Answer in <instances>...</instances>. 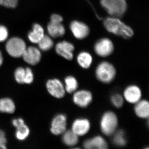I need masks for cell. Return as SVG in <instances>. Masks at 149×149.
<instances>
[{
  "instance_id": "7c38bea8",
  "label": "cell",
  "mask_w": 149,
  "mask_h": 149,
  "mask_svg": "<svg viewBox=\"0 0 149 149\" xmlns=\"http://www.w3.org/2000/svg\"><path fill=\"white\" fill-rule=\"evenodd\" d=\"M22 56L25 62L32 65H35L40 61L41 54L40 51L34 47H29L24 51Z\"/></svg>"
},
{
  "instance_id": "30bf717a",
  "label": "cell",
  "mask_w": 149,
  "mask_h": 149,
  "mask_svg": "<svg viewBox=\"0 0 149 149\" xmlns=\"http://www.w3.org/2000/svg\"><path fill=\"white\" fill-rule=\"evenodd\" d=\"M74 49L73 45L67 41L58 43L56 46L57 53L68 60H71L73 58Z\"/></svg>"
},
{
  "instance_id": "d6986e66",
  "label": "cell",
  "mask_w": 149,
  "mask_h": 149,
  "mask_svg": "<svg viewBox=\"0 0 149 149\" xmlns=\"http://www.w3.org/2000/svg\"><path fill=\"white\" fill-rule=\"evenodd\" d=\"M44 29L40 24H35L33 27V30L28 35V38L30 42L37 44L44 37Z\"/></svg>"
},
{
  "instance_id": "44dd1931",
  "label": "cell",
  "mask_w": 149,
  "mask_h": 149,
  "mask_svg": "<svg viewBox=\"0 0 149 149\" xmlns=\"http://www.w3.org/2000/svg\"><path fill=\"white\" fill-rule=\"evenodd\" d=\"M15 105L11 99L5 98L0 99V111L6 113H13Z\"/></svg>"
},
{
  "instance_id": "2e32d148",
  "label": "cell",
  "mask_w": 149,
  "mask_h": 149,
  "mask_svg": "<svg viewBox=\"0 0 149 149\" xmlns=\"http://www.w3.org/2000/svg\"><path fill=\"white\" fill-rule=\"evenodd\" d=\"M17 128L15 133L17 139L20 141H23L29 136V130L27 125L24 123V120L21 118L17 119L15 121L13 124Z\"/></svg>"
},
{
  "instance_id": "4dcf8cb0",
  "label": "cell",
  "mask_w": 149,
  "mask_h": 149,
  "mask_svg": "<svg viewBox=\"0 0 149 149\" xmlns=\"http://www.w3.org/2000/svg\"><path fill=\"white\" fill-rule=\"evenodd\" d=\"M17 4V0H3L2 5L6 7L15 8Z\"/></svg>"
},
{
  "instance_id": "83f0119b",
  "label": "cell",
  "mask_w": 149,
  "mask_h": 149,
  "mask_svg": "<svg viewBox=\"0 0 149 149\" xmlns=\"http://www.w3.org/2000/svg\"><path fill=\"white\" fill-rule=\"evenodd\" d=\"M33 80V74L32 70L29 68L25 69V76L24 78V83L30 84Z\"/></svg>"
},
{
  "instance_id": "d4e9b609",
  "label": "cell",
  "mask_w": 149,
  "mask_h": 149,
  "mask_svg": "<svg viewBox=\"0 0 149 149\" xmlns=\"http://www.w3.org/2000/svg\"><path fill=\"white\" fill-rule=\"evenodd\" d=\"M37 44L39 48L43 51L49 50L54 45V42L50 37L45 35Z\"/></svg>"
},
{
  "instance_id": "7402d4cb",
  "label": "cell",
  "mask_w": 149,
  "mask_h": 149,
  "mask_svg": "<svg viewBox=\"0 0 149 149\" xmlns=\"http://www.w3.org/2000/svg\"><path fill=\"white\" fill-rule=\"evenodd\" d=\"M78 136L72 130H67L63 133V141L67 146H72L78 143Z\"/></svg>"
},
{
  "instance_id": "52a82bcc",
  "label": "cell",
  "mask_w": 149,
  "mask_h": 149,
  "mask_svg": "<svg viewBox=\"0 0 149 149\" xmlns=\"http://www.w3.org/2000/svg\"><path fill=\"white\" fill-rule=\"evenodd\" d=\"M47 87L49 93L57 98H61L65 94V89L59 80L55 79L50 80L47 83Z\"/></svg>"
},
{
  "instance_id": "484cf974",
  "label": "cell",
  "mask_w": 149,
  "mask_h": 149,
  "mask_svg": "<svg viewBox=\"0 0 149 149\" xmlns=\"http://www.w3.org/2000/svg\"><path fill=\"white\" fill-rule=\"evenodd\" d=\"M111 100L114 106L116 107H121L123 104V99L122 96L119 94H114L111 97Z\"/></svg>"
},
{
  "instance_id": "f1b7e54d",
  "label": "cell",
  "mask_w": 149,
  "mask_h": 149,
  "mask_svg": "<svg viewBox=\"0 0 149 149\" xmlns=\"http://www.w3.org/2000/svg\"><path fill=\"white\" fill-rule=\"evenodd\" d=\"M8 31L5 27L0 25V42H3L7 39Z\"/></svg>"
},
{
  "instance_id": "cb8c5ba5",
  "label": "cell",
  "mask_w": 149,
  "mask_h": 149,
  "mask_svg": "<svg viewBox=\"0 0 149 149\" xmlns=\"http://www.w3.org/2000/svg\"><path fill=\"white\" fill-rule=\"evenodd\" d=\"M113 142L117 146L123 147L126 145L127 142L123 130H118L115 134L113 138Z\"/></svg>"
},
{
  "instance_id": "5b68a950",
  "label": "cell",
  "mask_w": 149,
  "mask_h": 149,
  "mask_svg": "<svg viewBox=\"0 0 149 149\" xmlns=\"http://www.w3.org/2000/svg\"><path fill=\"white\" fill-rule=\"evenodd\" d=\"M6 49L10 55L13 57L22 56L26 49L24 41L18 37H13L8 40L6 44Z\"/></svg>"
},
{
  "instance_id": "277c9868",
  "label": "cell",
  "mask_w": 149,
  "mask_h": 149,
  "mask_svg": "<svg viewBox=\"0 0 149 149\" xmlns=\"http://www.w3.org/2000/svg\"><path fill=\"white\" fill-rule=\"evenodd\" d=\"M118 118L116 115L111 111L104 113L100 121V128L104 135L109 136L113 134L117 128Z\"/></svg>"
},
{
  "instance_id": "836d02e7",
  "label": "cell",
  "mask_w": 149,
  "mask_h": 149,
  "mask_svg": "<svg viewBox=\"0 0 149 149\" xmlns=\"http://www.w3.org/2000/svg\"><path fill=\"white\" fill-rule=\"evenodd\" d=\"M3 0H0V5H2Z\"/></svg>"
},
{
  "instance_id": "ffe728a7",
  "label": "cell",
  "mask_w": 149,
  "mask_h": 149,
  "mask_svg": "<svg viewBox=\"0 0 149 149\" xmlns=\"http://www.w3.org/2000/svg\"><path fill=\"white\" fill-rule=\"evenodd\" d=\"M77 61L81 67L85 69L90 68L93 62L92 56L87 52H82L77 57Z\"/></svg>"
},
{
  "instance_id": "8fae6325",
  "label": "cell",
  "mask_w": 149,
  "mask_h": 149,
  "mask_svg": "<svg viewBox=\"0 0 149 149\" xmlns=\"http://www.w3.org/2000/svg\"><path fill=\"white\" fill-rule=\"evenodd\" d=\"M67 119L63 114H59L54 117L52 123L51 131L54 135H59L63 133L66 128Z\"/></svg>"
},
{
  "instance_id": "f546056e",
  "label": "cell",
  "mask_w": 149,
  "mask_h": 149,
  "mask_svg": "<svg viewBox=\"0 0 149 149\" xmlns=\"http://www.w3.org/2000/svg\"><path fill=\"white\" fill-rule=\"evenodd\" d=\"M7 141L5 137V133L0 129V148L6 149Z\"/></svg>"
},
{
  "instance_id": "6da1fadb",
  "label": "cell",
  "mask_w": 149,
  "mask_h": 149,
  "mask_svg": "<svg viewBox=\"0 0 149 149\" xmlns=\"http://www.w3.org/2000/svg\"><path fill=\"white\" fill-rule=\"evenodd\" d=\"M104 25L108 32L125 39L133 37L134 34L133 29L118 17H107L104 20Z\"/></svg>"
},
{
  "instance_id": "7a4b0ae2",
  "label": "cell",
  "mask_w": 149,
  "mask_h": 149,
  "mask_svg": "<svg viewBox=\"0 0 149 149\" xmlns=\"http://www.w3.org/2000/svg\"><path fill=\"white\" fill-rule=\"evenodd\" d=\"M100 3L107 12L113 17L122 16L127 10L125 0H101Z\"/></svg>"
},
{
  "instance_id": "e0dca14e",
  "label": "cell",
  "mask_w": 149,
  "mask_h": 149,
  "mask_svg": "<svg viewBox=\"0 0 149 149\" xmlns=\"http://www.w3.org/2000/svg\"><path fill=\"white\" fill-rule=\"evenodd\" d=\"M48 33L52 37L57 38L62 37L65 34V29L61 23L50 22L47 26Z\"/></svg>"
},
{
  "instance_id": "603a6c76",
  "label": "cell",
  "mask_w": 149,
  "mask_h": 149,
  "mask_svg": "<svg viewBox=\"0 0 149 149\" xmlns=\"http://www.w3.org/2000/svg\"><path fill=\"white\" fill-rule=\"evenodd\" d=\"M65 90L67 92L72 93L77 90L78 88V83L75 77L72 76H68L65 79Z\"/></svg>"
},
{
  "instance_id": "1f68e13d",
  "label": "cell",
  "mask_w": 149,
  "mask_h": 149,
  "mask_svg": "<svg viewBox=\"0 0 149 149\" xmlns=\"http://www.w3.org/2000/svg\"><path fill=\"white\" fill-rule=\"evenodd\" d=\"M63 19L61 15L58 14H53L51 16V22L54 23H61Z\"/></svg>"
},
{
  "instance_id": "3957f363",
  "label": "cell",
  "mask_w": 149,
  "mask_h": 149,
  "mask_svg": "<svg viewBox=\"0 0 149 149\" xmlns=\"http://www.w3.org/2000/svg\"><path fill=\"white\" fill-rule=\"evenodd\" d=\"M114 66L107 62H102L97 67L96 75L98 80L104 83H111L116 75Z\"/></svg>"
},
{
  "instance_id": "4316f807",
  "label": "cell",
  "mask_w": 149,
  "mask_h": 149,
  "mask_svg": "<svg viewBox=\"0 0 149 149\" xmlns=\"http://www.w3.org/2000/svg\"><path fill=\"white\" fill-rule=\"evenodd\" d=\"M25 69L22 68H19L15 70V77L17 82L19 83H24V78L25 76Z\"/></svg>"
},
{
  "instance_id": "ac0fdd59",
  "label": "cell",
  "mask_w": 149,
  "mask_h": 149,
  "mask_svg": "<svg viewBox=\"0 0 149 149\" xmlns=\"http://www.w3.org/2000/svg\"><path fill=\"white\" fill-rule=\"evenodd\" d=\"M134 108L136 115L141 118H146L149 116V104L146 100L139 101L136 103Z\"/></svg>"
},
{
  "instance_id": "d6a6232c",
  "label": "cell",
  "mask_w": 149,
  "mask_h": 149,
  "mask_svg": "<svg viewBox=\"0 0 149 149\" xmlns=\"http://www.w3.org/2000/svg\"><path fill=\"white\" fill-rule=\"evenodd\" d=\"M3 61V58L2 54L1 52L0 51V66H1L2 64Z\"/></svg>"
},
{
  "instance_id": "5bb4252c",
  "label": "cell",
  "mask_w": 149,
  "mask_h": 149,
  "mask_svg": "<svg viewBox=\"0 0 149 149\" xmlns=\"http://www.w3.org/2000/svg\"><path fill=\"white\" fill-rule=\"evenodd\" d=\"M142 96L140 88L136 85H130L124 92L125 100L130 103H136L140 100Z\"/></svg>"
},
{
  "instance_id": "ba28073f",
  "label": "cell",
  "mask_w": 149,
  "mask_h": 149,
  "mask_svg": "<svg viewBox=\"0 0 149 149\" xmlns=\"http://www.w3.org/2000/svg\"><path fill=\"white\" fill-rule=\"evenodd\" d=\"M70 29L74 37L79 40L86 38L90 33L88 26L81 22H72L70 24Z\"/></svg>"
},
{
  "instance_id": "4fadbf2b",
  "label": "cell",
  "mask_w": 149,
  "mask_h": 149,
  "mask_svg": "<svg viewBox=\"0 0 149 149\" xmlns=\"http://www.w3.org/2000/svg\"><path fill=\"white\" fill-rule=\"evenodd\" d=\"M91 127L90 121L85 118L76 119L72 126V130L78 136H83L89 132Z\"/></svg>"
},
{
  "instance_id": "8992f818",
  "label": "cell",
  "mask_w": 149,
  "mask_h": 149,
  "mask_svg": "<svg viewBox=\"0 0 149 149\" xmlns=\"http://www.w3.org/2000/svg\"><path fill=\"white\" fill-rule=\"evenodd\" d=\"M94 49L98 55L104 57L112 53L114 47L110 40L107 38H103L99 40L96 43Z\"/></svg>"
},
{
  "instance_id": "9c48e42d",
  "label": "cell",
  "mask_w": 149,
  "mask_h": 149,
  "mask_svg": "<svg viewBox=\"0 0 149 149\" xmlns=\"http://www.w3.org/2000/svg\"><path fill=\"white\" fill-rule=\"evenodd\" d=\"M93 96L90 91L82 90L76 92L73 97L74 103L82 108L88 107L92 102Z\"/></svg>"
},
{
  "instance_id": "9a60e30c",
  "label": "cell",
  "mask_w": 149,
  "mask_h": 149,
  "mask_svg": "<svg viewBox=\"0 0 149 149\" xmlns=\"http://www.w3.org/2000/svg\"><path fill=\"white\" fill-rule=\"evenodd\" d=\"M83 145L84 148L87 149H105L108 148L106 141L100 136H95L86 140Z\"/></svg>"
}]
</instances>
